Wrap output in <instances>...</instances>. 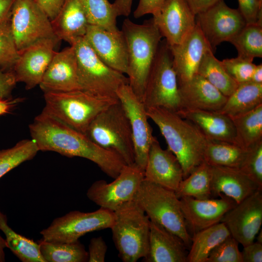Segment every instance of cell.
<instances>
[{"instance_id": "12", "label": "cell", "mask_w": 262, "mask_h": 262, "mask_svg": "<svg viewBox=\"0 0 262 262\" xmlns=\"http://www.w3.org/2000/svg\"><path fill=\"white\" fill-rule=\"evenodd\" d=\"M144 179V170L134 163L125 165L114 180L94 182L86 196L100 208L114 212L124 203L133 200L139 185Z\"/></svg>"}, {"instance_id": "42", "label": "cell", "mask_w": 262, "mask_h": 262, "mask_svg": "<svg viewBox=\"0 0 262 262\" xmlns=\"http://www.w3.org/2000/svg\"><path fill=\"white\" fill-rule=\"evenodd\" d=\"M239 169L262 187V141L249 148L246 158Z\"/></svg>"}, {"instance_id": "53", "label": "cell", "mask_w": 262, "mask_h": 262, "mask_svg": "<svg viewBox=\"0 0 262 262\" xmlns=\"http://www.w3.org/2000/svg\"><path fill=\"white\" fill-rule=\"evenodd\" d=\"M250 81L256 83L262 84V64L255 66Z\"/></svg>"}, {"instance_id": "18", "label": "cell", "mask_w": 262, "mask_h": 262, "mask_svg": "<svg viewBox=\"0 0 262 262\" xmlns=\"http://www.w3.org/2000/svg\"><path fill=\"white\" fill-rule=\"evenodd\" d=\"M84 38L104 63L117 71L127 74V45L121 30L110 31L99 26L89 25Z\"/></svg>"}, {"instance_id": "16", "label": "cell", "mask_w": 262, "mask_h": 262, "mask_svg": "<svg viewBox=\"0 0 262 262\" xmlns=\"http://www.w3.org/2000/svg\"><path fill=\"white\" fill-rule=\"evenodd\" d=\"M221 222L243 246L253 243L262 224V190L237 203L225 214Z\"/></svg>"}, {"instance_id": "13", "label": "cell", "mask_w": 262, "mask_h": 262, "mask_svg": "<svg viewBox=\"0 0 262 262\" xmlns=\"http://www.w3.org/2000/svg\"><path fill=\"white\" fill-rule=\"evenodd\" d=\"M196 22L213 52L220 43L229 42L246 25L238 9L218 0L196 15Z\"/></svg>"}, {"instance_id": "56", "label": "cell", "mask_w": 262, "mask_h": 262, "mask_svg": "<svg viewBox=\"0 0 262 262\" xmlns=\"http://www.w3.org/2000/svg\"><path fill=\"white\" fill-rule=\"evenodd\" d=\"M260 0L262 2V0Z\"/></svg>"}, {"instance_id": "1", "label": "cell", "mask_w": 262, "mask_h": 262, "mask_svg": "<svg viewBox=\"0 0 262 262\" xmlns=\"http://www.w3.org/2000/svg\"><path fill=\"white\" fill-rule=\"evenodd\" d=\"M29 128L39 151H54L67 157L86 159L113 179L116 178L126 165L116 153L102 148L85 134L43 111Z\"/></svg>"}, {"instance_id": "10", "label": "cell", "mask_w": 262, "mask_h": 262, "mask_svg": "<svg viewBox=\"0 0 262 262\" xmlns=\"http://www.w3.org/2000/svg\"><path fill=\"white\" fill-rule=\"evenodd\" d=\"M10 22L19 52L44 39H59L55 35L51 20L34 0H16Z\"/></svg>"}, {"instance_id": "31", "label": "cell", "mask_w": 262, "mask_h": 262, "mask_svg": "<svg viewBox=\"0 0 262 262\" xmlns=\"http://www.w3.org/2000/svg\"><path fill=\"white\" fill-rule=\"evenodd\" d=\"M211 180L212 166L204 161L183 179L175 192L179 199L184 197L199 199L214 198Z\"/></svg>"}, {"instance_id": "48", "label": "cell", "mask_w": 262, "mask_h": 262, "mask_svg": "<svg viewBox=\"0 0 262 262\" xmlns=\"http://www.w3.org/2000/svg\"><path fill=\"white\" fill-rule=\"evenodd\" d=\"M51 21L60 11L65 0H34Z\"/></svg>"}, {"instance_id": "40", "label": "cell", "mask_w": 262, "mask_h": 262, "mask_svg": "<svg viewBox=\"0 0 262 262\" xmlns=\"http://www.w3.org/2000/svg\"><path fill=\"white\" fill-rule=\"evenodd\" d=\"M220 61L227 73L238 84L250 81L256 66L252 61L237 56Z\"/></svg>"}, {"instance_id": "51", "label": "cell", "mask_w": 262, "mask_h": 262, "mask_svg": "<svg viewBox=\"0 0 262 262\" xmlns=\"http://www.w3.org/2000/svg\"><path fill=\"white\" fill-rule=\"evenodd\" d=\"M16 0H0V23L9 19Z\"/></svg>"}, {"instance_id": "15", "label": "cell", "mask_w": 262, "mask_h": 262, "mask_svg": "<svg viewBox=\"0 0 262 262\" xmlns=\"http://www.w3.org/2000/svg\"><path fill=\"white\" fill-rule=\"evenodd\" d=\"M152 15L169 46L181 43L196 26V15L185 0H165Z\"/></svg>"}, {"instance_id": "2", "label": "cell", "mask_w": 262, "mask_h": 262, "mask_svg": "<svg viewBox=\"0 0 262 262\" xmlns=\"http://www.w3.org/2000/svg\"><path fill=\"white\" fill-rule=\"evenodd\" d=\"M147 114L158 126L183 172V179L204 162L209 140L199 130L176 112L162 107L147 109Z\"/></svg>"}, {"instance_id": "9", "label": "cell", "mask_w": 262, "mask_h": 262, "mask_svg": "<svg viewBox=\"0 0 262 262\" xmlns=\"http://www.w3.org/2000/svg\"><path fill=\"white\" fill-rule=\"evenodd\" d=\"M142 102L146 109L162 107L177 113L182 109L177 77L165 40L160 43L147 81Z\"/></svg>"}, {"instance_id": "11", "label": "cell", "mask_w": 262, "mask_h": 262, "mask_svg": "<svg viewBox=\"0 0 262 262\" xmlns=\"http://www.w3.org/2000/svg\"><path fill=\"white\" fill-rule=\"evenodd\" d=\"M114 217V212L102 208L88 213L73 211L54 219L40 234L48 241L74 242L90 232L110 229Z\"/></svg>"}, {"instance_id": "47", "label": "cell", "mask_w": 262, "mask_h": 262, "mask_svg": "<svg viewBox=\"0 0 262 262\" xmlns=\"http://www.w3.org/2000/svg\"><path fill=\"white\" fill-rule=\"evenodd\" d=\"M165 0H139L138 6L133 12L135 18L147 15L153 14Z\"/></svg>"}, {"instance_id": "3", "label": "cell", "mask_w": 262, "mask_h": 262, "mask_svg": "<svg viewBox=\"0 0 262 262\" xmlns=\"http://www.w3.org/2000/svg\"><path fill=\"white\" fill-rule=\"evenodd\" d=\"M121 31L128 49L129 85L142 101L147 81L163 37L152 18L139 24L126 18Z\"/></svg>"}, {"instance_id": "28", "label": "cell", "mask_w": 262, "mask_h": 262, "mask_svg": "<svg viewBox=\"0 0 262 262\" xmlns=\"http://www.w3.org/2000/svg\"><path fill=\"white\" fill-rule=\"evenodd\" d=\"M262 104V84L240 83L218 111L230 118L247 113Z\"/></svg>"}, {"instance_id": "8", "label": "cell", "mask_w": 262, "mask_h": 262, "mask_svg": "<svg viewBox=\"0 0 262 262\" xmlns=\"http://www.w3.org/2000/svg\"><path fill=\"white\" fill-rule=\"evenodd\" d=\"M77 61L80 89L100 97L118 99L117 91L129 84L128 77L104 63L84 37L71 45Z\"/></svg>"}, {"instance_id": "30", "label": "cell", "mask_w": 262, "mask_h": 262, "mask_svg": "<svg viewBox=\"0 0 262 262\" xmlns=\"http://www.w3.org/2000/svg\"><path fill=\"white\" fill-rule=\"evenodd\" d=\"M248 151L249 149L236 143L209 141L205 150L204 161L212 166L240 169Z\"/></svg>"}, {"instance_id": "14", "label": "cell", "mask_w": 262, "mask_h": 262, "mask_svg": "<svg viewBox=\"0 0 262 262\" xmlns=\"http://www.w3.org/2000/svg\"><path fill=\"white\" fill-rule=\"evenodd\" d=\"M117 96L131 127L134 164L144 170L149 149L155 137L147 120V109L129 84L123 85L118 89Z\"/></svg>"}, {"instance_id": "32", "label": "cell", "mask_w": 262, "mask_h": 262, "mask_svg": "<svg viewBox=\"0 0 262 262\" xmlns=\"http://www.w3.org/2000/svg\"><path fill=\"white\" fill-rule=\"evenodd\" d=\"M0 230L5 236L7 247L22 262H45L38 242L15 232L7 223V218L0 209Z\"/></svg>"}, {"instance_id": "21", "label": "cell", "mask_w": 262, "mask_h": 262, "mask_svg": "<svg viewBox=\"0 0 262 262\" xmlns=\"http://www.w3.org/2000/svg\"><path fill=\"white\" fill-rule=\"evenodd\" d=\"M169 47L178 83L189 80L197 74L203 57L212 49L197 23L181 43Z\"/></svg>"}, {"instance_id": "44", "label": "cell", "mask_w": 262, "mask_h": 262, "mask_svg": "<svg viewBox=\"0 0 262 262\" xmlns=\"http://www.w3.org/2000/svg\"><path fill=\"white\" fill-rule=\"evenodd\" d=\"M107 246L102 237L91 239L89 245V262H104Z\"/></svg>"}, {"instance_id": "22", "label": "cell", "mask_w": 262, "mask_h": 262, "mask_svg": "<svg viewBox=\"0 0 262 262\" xmlns=\"http://www.w3.org/2000/svg\"><path fill=\"white\" fill-rule=\"evenodd\" d=\"M183 179L177 157L168 148H162L155 137L149 149L144 179L175 191Z\"/></svg>"}, {"instance_id": "38", "label": "cell", "mask_w": 262, "mask_h": 262, "mask_svg": "<svg viewBox=\"0 0 262 262\" xmlns=\"http://www.w3.org/2000/svg\"><path fill=\"white\" fill-rule=\"evenodd\" d=\"M33 139H24L12 147L0 150V178L24 162L33 159L39 151Z\"/></svg>"}, {"instance_id": "54", "label": "cell", "mask_w": 262, "mask_h": 262, "mask_svg": "<svg viewBox=\"0 0 262 262\" xmlns=\"http://www.w3.org/2000/svg\"><path fill=\"white\" fill-rule=\"evenodd\" d=\"M7 247L5 239L0 235V262H4L5 261L4 248Z\"/></svg>"}, {"instance_id": "55", "label": "cell", "mask_w": 262, "mask_h": 262, "mask_svg": "<svg viewBox=\"0 0 262 262\" xmlns=\"http://www.w3.org/2000/svg\"><path fill=\"white\" fill-rule=\"evenodd\" d=\"M262 231L261 230V232L259 233L258 236H257V242L262 244Z\"/></svg>"}, {"instance_id": "46", "label": "cell", "mask_w": 262, "mask_h": 262, "mask_svg": "<svg viewBox=\"0 0 262 262\" xmlns=\"http://www.w3.org/2000/svg\"><path fill=\"white\" fill-rule=\"evenodd\" d=\"M241 254L243 262H262V244L253 242L244 246Z\"/></svg>"}, {"instance_id": "25", "label": "cell", "mask_w": 262, "mask_h": 262, "mask_svg": "<svg viewBox=\"0 0 262 262\" xmlns=\"http://www.w3.org/2000/svg\"><path fill=\"white\" fill-rule=\"evenodd\" d=\"M178 87L182 109L218 111L228 98L198 74L187 81L178 83Z\"/></svg>"}, {"instance_id": "45", "label": "cell", "mask_w": 262, "mask_h": 262, "mask_svg": "<svg viewBox=\"0 0 262 262\" xmlns=\"http://www.w3.org/2000/svg\"><path fill=\"white\" fill-rule=\"evenodd\" d=\"M16 82L13 71H5L0 66V98H11Z\"/></svg>"}, {"instance_id": "49", "label": "cell", "mask_w": 262, "mask_h": 262, "mask_svg": "<svg viewBox=\"0 0 262 262\" xmlns=\"http://www.w3.org/2000/svg\"><path fill=\"white\" fill-rule=\"evenodd\" d=\"M196 15L208 9L218 0H185Z\"/></svg>"}, {"instance_id": "20", "label": "cell", "mask_w": 262, "mask_h": 262, "mask_svg": "<svg viewBox=\"0 0 262 262\" xmlns=\"http://www.w3.org/2000/svg\"><path fill=\"white\" fill-rule=\"evenodd\" d=\"M39 86L44 93L81 90L77 57L73 46L55 52Z\"/></svg>"}, {"instance_id": "24", "label": "cell", "mask_w": 262, "mask_h": 262, "mask_svg": "<svg viewBox=\"0 0 262 262\" xmlns=\"http://www.w3.org/2000/svg\"><path fill=\"white\" fill-rule=\"evenodd\" d=\"M178 113L195 125L210 141L236 143L232 119L217 111L182 108Z\"/></svg>"}, {"instance_id": "36", "label": "cell", "mask_w": 262, "mask_h": 262, "mask_svg": "<svg viewBox=\"0 0 262 262\" xmlns=\"http://www.w3.org/2000/svg\"><path fill=\"white\" fill-rule=\"evenodd\" d=\"M235 47L238 56L253 61L262 57V24H246L229 41Z\"/></svg>"}, {"instance_id": "34", "label": "cell", "mask_w": 262, "mask_h": 262, "mask_svg": "<svg viewBox=\"0 0 262 262\" xmlns=\"http://www.w3.org/2000/svg\"><path fill=\"white\" fill-rule=\"evenodd\" d=\"M41 255L45 262H88V253L79 241L71 243L38 241Z\"/></svg>"}, {"instance_id": "39", "label": "cell", "mask_w": 262, "mask_h": 262, "mask_svg": "<svg viewBox=\"0 0 262 262\" xmlns=\"http://www.w3.org/2000/svg\"><path fill=\"white\" fill-rule=\"evenodd\" d=\"M10 18L0 23V66L5 71H12L19 57L11 30Z\"/></svg>"}, {"instance_id": "43", "label": "cell", "mask_w": 262, "mask_h": 262, "mask_svg": "<svg viewBox=\"0 0 262 262\" xmlns=\"http://www.w3.org/2000/svg\"><path fill=\"white\" fill-rule=\"evenodd\" d=\"M239 11L246 24H262V2L260 0H237Z\"/></svg>"}, {"instance_id": "50", "label": "cell", "mask_w": 262, "mask_h": 262, "mask_svg": "<svg viewBox=\"0 0 262 262\" xmlns=\"http://www.w3.org/2000/svg\"><path fill=\"white\" fill-rule=\"evenodd\" d=\"M132 0H115L113 3L117 16H128L131 11Z\"/></svg>"}, {"instance_id": "5", "label": "cell", "mask_w": 262, "mask_h": 262, "mask_svg": "<svg viewBox=\"0 0 262 262\" xmlns=\"http://www.w3.org/2000/svg\"><path fill=\"white\" fill-rule=\"evenodd\" d=\"M110 228L113 239L124 262H136L145 258L149 249L150 220L134 200L126 202L114 212Z\"/></svg>"}, {"instance_id": "17", "label": "cell", "mask_w": 262, "mask_h": 262, "mask_svg": "<svg viewBox=\"0 0 262 262\" xmlns=\"http://www.w3.org/2000/svg\"><path fill=\"white\" fill-rule=\"evenodd\" d=\"M59 41L54 38L44 39L19 51L12 70L17 82L23 83L27 90L39 85Z\"/></svg>"}, {"instance_id": "35", "label": "cell", "mask_w": 262, "mask_h": 262, "mask_svg": "<svg viewBox=\"0 0 262 262\" xmlns=\"http://www.w3.org/2000/svg\"><path fill=\"white\" fill-rule=\"evenodd\" d=\"M197 74L201 75L224 95L228 97L236 89V83L224 69L221 61L209 49L199 65Z\"/></svg>"}, {"instance_id": "4", "label": "cell", "mask_w": 262, "mask_h": 262, "mask_svg": "<svg viewBox=\"0 0 262 262\" xmlns=\"http://www.w3.org/2000/svg\"><path fill=\"white\" fill-rule=\"evenodd\" d=\"M44 98L43 112L85 134L94 119L118 100L82 90L45 93Z\"/></svg>"}, {"instance_id": "33", "label": "cell", "mask_w": 262, "mask_h": 262, "mask_svg": "<svg viewBox=\"0 0 262 262\" xmlns=\"http://www.w3.org/2000/svg\"><path fill=\"white\" fill-rule=\"evenodd\" d=\"M231 119L235 130L237 144L249 149L262 141V104Z\"/></svg>"}, {"instance_id": "6", "label": "cell", "mask_w": 262, "mask_h": 262, "mask_svg": "<svg viewBox=\"0 0 262 262\" xmlns=\"http://www.w3.org/2000/svg\"><path fill=\"white\" fill-rule=\"evenodd\" d=\"M133 200L150 221L177 235L190 247L192 237L182 214L180 200L174 191L144 179Z\"/></svg>"}, {"instance_id": "52", "label": "cell", "mask_w": 262, "mask_h": 262, "mask_svg": "<svg viewBox=\"0 0 262 262\" xmlns=\"http://www.w3.org/2000/svg\"><path fill=\"white\" fill-rule=\"evenodd\" d=\"M21 99L0 98V115L5 114L21 101Z\"/></svg>"}, {"instance_id": "26", "label": "cell", "mask_w": 262, "mask_h": 262, "mask_svg": "<svg viewBox=\"0 0 262 262\" xmlns=\"http://www.w3.org/2000/svg\"><path fill=\"white\" fill-rule=\"evenodd\" d=\"M187 246L177 235L153 221L150 223L146 262H187Z\"/></svg>"}, {"instance_id": "37", "label": "cell", "mask_w": 262, "mask_h": 262, "mask_svg": "<svg viewBox=\"0 0 262 262\" xmlns=\"http://www.w3.org/2000/svg\"><path fill=\"white\" fill-rule=\"evenodd\" d=\"M89 25L116 31L118 16L113 3L108 0H81Z\"/></svg>"}, {"instance_id": "19", "label": "cell", "mask_w": 262, "mask_h": 262, "mask_svg": "<svg viewBox=\"0 0 262 262\" xmlns=\"http://www.w3.org/2000/svg\"><path fill=\"white\" fill-rule=\"evenodd\" d=\"M187 227L194 234L221 222L225 214L237 203L223 195L205 199L191 197L180 198Z\"/></svg>"}, {"instance_id": "23", "label": "cell", "mask_w": 262, "mask_h": 262, "mask_svg": "<svg viewBox=\"0 0 262 262\" xmlns=\"http://www.w3.org/2000/svg\"><path fill=\"white\" fill-rule=\"evenodd\" d=\"M211 184L214 197L223 195L237 204L262 190V187L240 169L224 166H212Z\"/></svg>"}, {"instance_id": "29", "label": "cell", "mask_w": 262, "mask_h": 262, "mask_svg": "<svg viewBox=\"0 0 262 262\" xmlns=\"http://www.w3.org/2000/svg\"><path fill=\"white\" fill-rule=\"evenodd\" d=\"M230 235L222 222L197 232L192 237L187 262H206L212 250Z\"/></svg>"}, {"instance_id": "27", "label": "cell", "mask_w": 262, "mask_h": 262, "mask_svg": "<svg viewBox=\"0 0 262 262\" xmlns=\"http://www.w3.org/2000/svg\"><path fill=\"white\" fill-rule=\"evenodd\" d=\"M51 23L56 36L70 45L84 37L89 25L81 0H65Z\"/></svg>"}, {"instance_id": "7", "label": "cell", "mask_w": 262, "mask_h": 262, "mask_svg": "<svg viewBox=\"0 0 262 262\" xmlns=\"http://www.w3.org/2000/svg\"><path fill=\"white\" fill-rule=\"evenodd\" d=\"M85 135L102 148L118 154L126 164L134 163L131 127L119 100L109 106L94 119Z\"/></svg>"}, {"instance_id": "41", "label": "cell", "mask_w": 262, "mask_h": 262, "mask_svg": "<svg viewBox=\"0 0 262 262\" xmlns=\"http://www.w3.org/2000/svg\"><path fill=\"white\" fill-rule=\"evenodd\" d=\"M238 244L229 236L212 250L206 262H243Z\"/></svg>"}]
</instances>
